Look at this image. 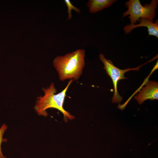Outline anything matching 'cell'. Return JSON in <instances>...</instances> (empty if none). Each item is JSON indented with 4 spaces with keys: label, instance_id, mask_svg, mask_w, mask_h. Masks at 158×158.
Instances as JSON below:
<instances>
[{
    "label": "cell",
    "instance_id": "cell-8",
    "mask_svg": "<svg viewBox=\"0 0 158 158\" xmlns=\"http://www.w3.org/2000/svg\"><path fill=\"white\" fill-rule=\"evenodd\" d=\"M64 1L68 8L67 12L68 14L67 19L68 20H70L72 18V15L71 13V10H74L78 13H81L80 10L73 5L70 0H64Z\"/></svg>",
    "mask_w": 158,
    "mask_h": 158
},
{
    "label": "cell",
    "instance_id": "cell-5",
    "mask_svg": "<svg viewBox=\"0 0 158 158\" xmlns=\"http://www.w3.org/2000/svg\"><path fill=\"white\" fill-rule=\"evenodd\" d=\"M158 83L154 81H148L145 87H142L138 94L135 97L140 104L147 99L158 100Z\"/></svg>",
    "mask_w": 158,
    "mask_h": 158
},
{
    "label": "cell",
    "instance_id": "cell-9",
    "mask_svg": "<svg viewBox=\"0 0 158 158\" xmlns=\"http://www.w3.org/2000/svg\"><path fill=\"white\" fill-rule=\"evenodd\" d=\"M7 128V126L5 124H4L0 128V158H6V157L4 156L2 153L1 145L2 142H5L7 141V139L6 138H3V135Z\"/></svg>",
    "mask_w": 158,
    "mask_h": 158
},
{
    "label": "cell",
    "instance_id": "cell-2",
    "mask_svg": "<svg viewBox=\"0 0 158 158\" xmlns=\"http://www.w3.org/2000/svg\"><path fill=\"white\" fill-rule=\"evenodd\" d=\"M73 81V80H70L66 87L57 94V89L53 82L49 87L46 88H43L42 90L44 94L43 96L37 97L34 107L37 114L40 116H47L48 115L47 110L49 108H55L62 113L65 121L74 119V116L65 110L63 107L66 93Z\"/></svg>",
    "mask_w": 158,
    "mask_h": 158
},
{
    "label": "cell",
    "instance_id": "cell-6",
    "mask_svg": "<svg viewBox=\"0 0 158 158\" xmlns=\"http://www.w3.org/2000/svg\"><path fill=\"white\" fill-rule=\"evenodd\" d=\"M139 24L131 25H127L123 27V30L126 34L130 33L134 29L140 27H146L148 29L149 35H152L158 38V20L155 23L152 22L149 19L141 18L139 20Z\"/></svg>",
    "mask_w": 158,
    "mask_h": 158
},
{
    "label": "cell",
    "instance_id": "cell-1",
    "mask_svg": "<svg viewBox=\"0 0 158 158\" xmlns=\"http://www.w3.org/2000/svg\"><path fill=\"white\" fill-rule=\"evenodd\" d=\"M85 51L79 49L63 56H59L54 60L53 65L60 80H78L82 75L85 66Z\"/></svg>",
    "mask_w": 158,
    "mask_h": 158
},
{
    "label": "cell",
    "instance_id": "cell-7",
    "mask_svg": "<svg viewBox=\"0 0 158 158\" xmlns=\"http://www.w3.org/2000/svg\"><path fill=\"white\" fill-rule=\"evenodd\" d=\"M116 0H89L87 4L89 12L94 13L111 6Z\"/></svg>",
    "mask_w": 158,
    "mask_h": 158
},
{
    "label": "cell",
    "instance_id": "cell-3",
    "mask_svg": "<svg viewBox=\"0 0 158 158\" xmlns=\"http://www.w3.org/2000/svg\"><path fill=\"white\" fill-rule=\"evenodd\" d=\"M158 2L157 0H152L150 4L142 6L139 0H129L125 3V6L128 9L123 13L122 17L129 15L128 18L130 19L131 25H134L142 18L147 19L153 22Z\"/></svg>",
    "mask_w": 158,
    "mask_h": 158
},
{
    "label": "cell",
    "instance_id": "cell-4",
    "mask_svg": "<svg viewBox=\"0 0 158 158\" xmlns=\"http://www.w3.org/2000/svg\"><path fill=\"white\" fill-rule=\"evenodd\" d=\"M99 56L100 60L104 65L103 68L106 71L107 73L110 76L113 82L114 89V93L112 99V102L113 103H118L119 104H120L122 100V97L118 92L117 84L118 82L120 80L127 78L124 76V75L125 73L131 70L139 71L140 68L141 67L157 58V57L155 56L145 63L136 68H129L122 70L116 67L111 60L107 59L105 58L104 54H100Z\"/></svg>",
    "mask_w": 158,
    "mask_h": 158
}]
</instances>
